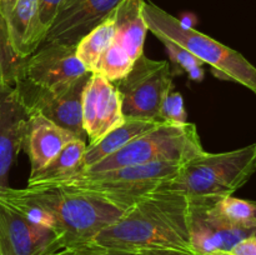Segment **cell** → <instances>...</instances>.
<instances>
[{
	"label": "cell",
	"mask_w": 256,
	"mask_h": 255,
	"mask_svg": "<svg viewBox=\"0 0 256 255\" xmlns=\"http://www.w3.org/2000/svg\"><path fill=\"white\" fill-rule=\"evenodd\" d=\"M94 242L125 252L190 248L189 200L185 195L155 189L125 210Z\"/></svg>",
	"instance_id": "6da1fadb"
},
{
	"label": "cell",
	"mask_w": 256,
	"mask_h": 255,
	"mask_svg": "<svg viewBox=\"0 0 256 255\" xmlns=\"http://www.w3.org/2000/svg\"><path fill=\"white\" fill-rule=\"evenodd\" d=\"M256 172V144L226 152H202L185 162L179 172L159 189L188 199H218L232 195Z\"/></svg>",
	"instance_id": "7a4b0ae2"
},
{
	"label": "cell",
	"mask_w": 256,
	"mask_h": 255,
	"mask_svg": "<svg viewBox=\"0 0 256 255\" xmlns=\"http://www.w3.org/2000/svg\"><path fill=\"white\" fill-rule=\"evenodd\" d=\"M142 15L148 30L158 39L174 42L209 65L216 78L238 82L256 94V68L239 52L186 26L152 2H144Z\"/></svg>",
	"instance_id": "3957f363"
},
{
	"label": "cell",
	"mask_w": 256,
	"mask_h": 255,
	"mask_svg": "<svg viewBox=\"0 0 256 255\" xmlns=\"http://www.w3.org/2000/svg\"><path fill=\"white\" fill-rule=\"evenodd\" d=\"M184 162H160L132 165L98 172H80L69 179L45 185L92 195L119 209L126 210L179 172Z\"/></svg>",
	"instance_id": "277c9868"
},
{
	"label": "cell",
	"mask_w": 256,
	"mask_h": 255,
	"mask_svg": "<svg viewBox=\"0 0 256 255\" xmlns=\"http://www.w3.org/2000/svg\"><path fill=\"white\" fill-rule=\"evenodd\" d=\"M25 189L54 215L59 246L92 242L125 212L104 200L72 190L30 185Z\"/></svg>",
	"instance_id": "5b68a950"
},
{
	"label": "cell",
	"mask_w": 256,
	"mask_h": 255,
	"mask_svg": "<svg viewBox=\"0 0 256 255\" xmlns=\"http://www.w3.org/2000/svg\"><path fill=\"white\" fill-rule=\"evenodd\" d=\"M202 152L204 149L194 124L160 122L82 172H105L160 162H185Z\"/></svg>",
	"instance_id": "8992f818"
},
{
	"label": "cell",
	"mask_w": 256,
	"mask_h": 255,
	"mask_svg": "<svg viewBox=\"0 0 256 255\" xmlns=\"http://www.w3.org/2000/svg\"><path fill=\"white\" fill-rule=\"evenodd\" d=\"M114 85L125 118L159 122L160 105L172 90V66L166 60H152L142 54L135 60L132 70Z\"/></svg>",
	"instance_id": "52a82bcc"
},
{
	"label": "cell",
	"mask_w": 256,
	"mask_h": 255,
	"mask_svg": "<svg viewBox=\"0 0 256 255\" xmlns=\"http://www.w3.org/2000/svg\"><path fill=\"white\" fill-rule=\"evenodd\" d=\"M90 74L92 72H88L75 82L56 88H42L16 78L12 86L28 112L44 115L85 142L86 134L82 128V98Z\"/></svg>",
	"instance_id": "ba28073f"
},
{
	"label": "cell",
	"mask_w": 256,
	"mask_h": 255,
	"mask_svg": "<svg viewBox=\"0 0 256 255\" xmlns=\"http://www.w3.org/2000/svg\"><path fill=\"white\" fill-rule=\"evenodd\" d=\"M88 72L76 58L75 45L49 42L22 60L16 78L38 86L56 88L75 82Z\"/></svg>",
	"instance_id": "9c48e42d"
},
{
	"label": "cell",
	"mask_w": 256,
	"mask_h": 255,
	"mask_svg": "<svg viewBox=\"0 0 256 255\" xmlns=\"http://www.w3.org/2000/svg\"><path fill=\"white\" fill-rule=\"evenodd\" d=\"M82 110V128L89 144L99 142L125 120L116 86L98 72H92L85 84Z\"/></svg>",
	"instance_id": "30bf717a"
},
{
	"label": "cell",
	"mask_w": 256,
	"mask_h": 255,
	"mask_svg": "<svg viewBox=\"0 0 256 255\" xmlns=\"http://www.w3.org/2000/svg\"><path fill=\"white\" fill-rule=\"evenodd\" d=\"M189 200L190 248L196 255L230 252L238 242L256 234V228H242L218 219L198 199Z\"/></svg>",
	"instance_id": "8fae6325"
},
{
	"label": "cell",
	"mask_w": 256,
	"mask_h": 255,
	"mask_svg": "<svg viewBox=\"0 0 256 255\" xmlns=\"http://www.w3.org/2000/svg\"><path fill=\"white\" fill-rule=\"evenodd\" d=\"M122 0H64L44 42L76 45L90 30L114 12Z\"/></svg>",
	"instance_id": "7c38bea8"
},
{
	"label": "cell",
	"mask_w": 256,
	"mask_h": 255,
	"mask_svg": "<svg viewBox=\"0 0 256 255\" xmlns=\"http://www.w3.org/2000/svg\"><path fill=\"white\" fill-rule=\"evenodd\" d=\"M58 246L52 230L32 224L0 202V255H45Z\"/></svg>",
	"instance_id": "4fadbf2b"
},
{
	"label": "cell",
	"mask_w": 256,
	"mask_h": 255,
	"mask_svg": "<svg viewBox=\"0 0 256 255\" xmlns=\"http://www.w3.org/2000/svg\"><path fill=\"white\" fill-rule=\"evenodd\" d=\"M29 112L18 98L14 86L0 85V189L8 188L15 158L24 149Z\"/></svg>",
	"instance_id": "5bb4252c"
},
{
	"label": "cell",
	"mask_w": 256,
	"mask_h": 255,
	"mask_svg": "<svg viewBox=\"0 0 256 255\" xmlns=\"http://www.w3.org/2000/svg\"><path fill=\"white\" fill-rule=\"evenodd\" d=\"M10 44L12 50L20 59L36 52L38 48L45 42L46 32L40 24L36 0H10L0 2Z\"/></svg>",
	"instance_id": "9a60e30c"
},
{
	"label": "cell",
	"mask_w": 256,
	"mask_h": 255,
	"mask_svg": "<svg viewBox=\"0 0 256 255\" xmlns=\"http://www.w3.org/2000/svg\"><path fill=\"white\" fill-rule=\"evenodd\" d=\"M69 130L59 126L44 115L29 112L28 134L24 150L28 152L32 164L30 175L35 174L54 159L62 148L75 139Z\"/></svg>",
	"instance_id": "2e32d148"
},
{
	"label": "cell",
	"mask_w": 256,
	"mask_h": 255,
	"mask_svg": "<svg viewBox=\"0 0 256 255\" xmlns=\"http://www.w3.org/2000/svg\"><path fill=\"white\" fill-rule=\"evenodd\" d=\"M144 2L145 0H122L112 12V42L122 48L134 62L144 54V42L148 32L142 15Z\"/></svg>",
	"instance_id": "e0dca14e"
},
{
	"label": "cell",
	"mask_w": 256,
	"mask_h": 255,
	"mask_svg": "<svg viewBox=\"0 0 256 255\" xmlns=\"http://www.w3.org/2000/svg\"><path fill=\"white\" fill-rule=\"evenodd\" d=\"M158 124H160V122H156V120L142 119V118H125L122 125L108 132L99 142L86 145L84 162H82V165H84L82 172L89 169L90 166L96 164L104 158L114 154L115 152L124 148L125 145L136 139L138 136L152 130Z\"/></svg>",
	"instance_id": "ac0fdd59"
},
{
	"label": "cell",
	"mask_w": 256,
	"mask_h": 255,
	"mask_svg": "<svg viewBox=\"0 0 256 255\" xmlns=\"http://www.w3.org/2000/svg\"><path fill=\"white\" fill-rule=\"evenodd\" d=\"M85 149L86 142L84 140L72 139L42 169L30 175L28 185L52 184L80 174L84 170Z\"/></svg>",
	"instance_id": "d6986e66"
},
{
	"label": "cell",
	"mask_w": 256,
	"mask_h": 255,
	"mask_svg": "<svg viewBox=\"0 0 256 255\" xmlns=\"http://www.w3.org/2000/svg\"><path fill=\"white\" fill-rule=\"evenodd\" d=\"M114 36V18L112 14L90 30L75 45V54L86 72H94L100 58L110 46Z\"/></svg>",
	"instance_id": "ffe728a7"
},
{
	"label": "cell",
	"mask_w": 256,
	"mask_h": 255,
	"mask_svg": "<svg viewBox=\"0 0 256 255\" xmlns=\"http://www.w3.org/2000/svg\"><path fill=\"white\" fill-rule=\"evenodd\" d=\"M218 219L242 228H256V202L232 195L218 199H198Z\"/></svg>",
	"instance_id": "44dd1931"
},
{
	"label": "cell",
	"mask_w": 256,
	"mask_h": 255,
	"mask_svg": "<svg viewBox=\"0 0 256 255\" xmlns=\"http://www.w3.org/2000/svg\"><path fill=\"white\" fill-rule=\"evenodd\" d=\"M134 60L118 45L112 42L106 52L102 54L94 72L102 75L110 82H116L132 70Z\"/></svg>",
	"instance_id": "7402d4cb"
},
{
	"label": "cell",
	"mask_w": 256,
	"mask_h": 255,
	"mask_svg": "<svg viewBox=\"0 0 256 255\" xmlns=\"http://www.w3.org/2000/svg\"><path fill=\"white\" fill-rule=\"evenodd\" d=\"M22 60L16 56L10 44L6 22L0 5V85L14 84Z\"/></svg>",
	"instance_id": "603a6c76"
},
{
	"label": "cell",
	"mask_w": 256,
	"mask_h": 255,
	"mask_svg": "<svg viewBox=\"0 0 256 255\" xmlns=\"http://www.w3.org/2000/svg\"><path fill=\"white\" fill-rule=\"evenodd\" d=\"M159 40L164 44L168 55H169V59L174 64V68H176L174 72H172V76L175 74L186 72L189 75V79L194 80V82H202L204 79V69H202L204 62L202 60L195 58L192 52L185 50L180 45L175 44L174 42H170L168 39Z\"/></svg>",
	"instance_id": "cb8c5ba5"
},
{
	"label": "cell",
	"mask_w": 256,
	"mask_h": 255,
	"mask_svg": "<svg viewBox=\"0 0 256 255\" xmlns=\"http://www.w3.org/2000/svg\"><path fill=\"white\" fill-rule=\"evenodd\" d=\"M158 120L170 124H186L188 114L184 108V100L180 92L170 90L162 100L159 109Z\"/></svg>",
	"instance_id": "d4e9b609"
},
{
	"label": "cell",
	"mask_w": 256,
	"mask_h": 255,
	"mask_svg": "<svg viewBox=\"0 0 256 255\" xmlns=\"http://www.w3.org/2000/svg\"><path fill=\"white\" fill-rule=\"evenodd\" d=\"M45 255H134V252L112 249V248L104 246L92 240V242H80V244L58 246L56 249L46 252Z\"/></svg>",
	"instance_id": "484cf974"
},
{
	"label": "cell",
	"mask_w": 256,
	"mask_h": 255,
	"mask_svg": "<svg viewBox=\"0 0 256 255\" xmlns=\"http://www.w3.org/2000/svg\"><path fill=\"white\" fill-rule=\"evenodd\" d=\"M38 2V12H39L40 24L46 32L52 26L60 6L64 0H36Z\"/></svg>",
	"instance_id": "4316f807"
},
{
	"label": "cell",
	"mask_w": 256,
	"mask_h": 255,
	"mask_svg": "<svg viewBox=\"0 0 256 255\" xmlns=\"http://www.w3.org/2000/svg\"><path fill=\"white\" fill-rule=\"evenodd\" d=\"M229 252L232 255H256V234L238 242Z\"/></svg>",
	"instance_id": "83f0119b"
},
{
	"label": "cell",
	"mask_w": 256,
	"mask_h": 255,
	"mask_svg": "<svg viewBox=\"0 0 256 255\" xmlns=\"http://www.w3.org/2000/svg\"><path fill=\"white\" fill-rule=\"evenodd\" d=\"M134 255H196L192 250L180 249H149L135 252Z\"/></svg>",
	"instance_id": "f1b7e54d"
},
{
	"label": "cell",
	"mask_w": 256,
	"mask_h": 255,
	"mask_svg": "<svg viewBox=\"0 0 256 255\" xmlns=\"http://www.w3.org/2000/svg\"><path fill=\"white\" fill-rule=\"evenodd\" d=\"M204 255H232V254L229 252H208V254H204Z\"/></svg>",
	"instance_id": "f546056e"
},
{
	"label": "cell",
	"mask_w": 256,
	"mask_h": 255,
	"mask_svg": "<svg viewBox=\"0 0 256 255\" xmlns=\"http://www.w3.org/2000/svg\"><path fill=\"white\" fill-rule=\"evenodd\" d=\"M10 2V0H2V2Z\"/></svg>",
	"instance_id": "4dcf8cb0"
},
{
	"label": "cell",
	"mask_w": 256,
	"mask_h": 255,
	"mask_svg": "<svg viewBox=\"0 0 256 255\" xmlns=\"http://www.w3.org/2000/svg\"><path fill=\"white\" fill-rule=\"evenodd\" d=\"M2 2V0H0V2Z\"/></svg>",
	"instance_id": "1f68e13d"
}]
</instances>
